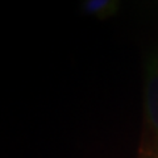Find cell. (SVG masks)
Here are the masks:
<instances>
[{
    "label": "cell",
    "instance_id": "6da1fadb",
    "mask_svg": "<svg viewBox=\"0 0 158 158\" xmlns=\"http://www.w3.org/2000/svg\"><path fill=\"white\" fill-rule=\"evenodd\" d=\"M137 158H158V45L144 65V117Z\"/></svg>",
    "mask_w": 158,
    "mask_h": 158
},
{
    "label": "cell",
    "instance_id": "7a4b0ae2",
    "mask_svg": "<svg viewBox=\"0 0 158 158\" xmlns=\"http://www.w3.org/2000/svg\"><path fill=\"white\" fill-rule=\"evenodd\" d=\"M120 0H83L82 9L88 16L99 20H106L117 13Z\"/></svg>",
    "mask_w": 158,
    "mask_h": 158
}]
</instances>
